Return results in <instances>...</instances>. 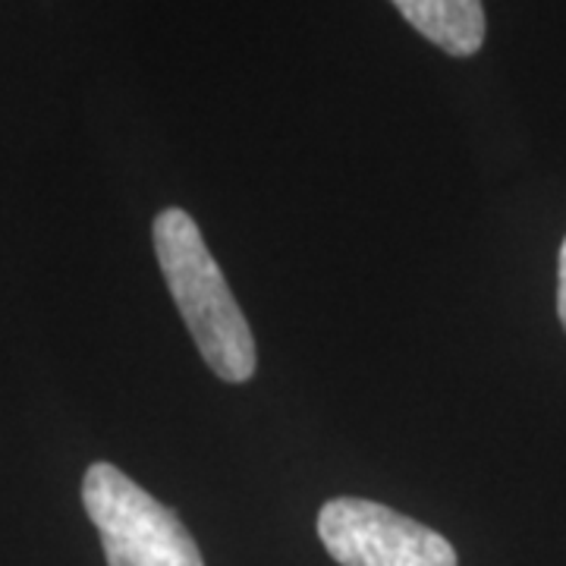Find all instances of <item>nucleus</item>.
I'll return each instance as SVG.
<instances>
[{
  "instance_id": "nucleus-5",
  "label": "nucleus",
  "mask_w": 566,
  "mask_h": 566,
  "mask_svg": "<svg viewBox=\"0 0 566 566\" xmlns=\"http://www.w3.org/2000/svg\"><path fill=\"white\" fill-rule=\"evenodd\" d=\"M557 315H560L566 331V237L564 245H560V259H557Z\"/></svg>"
},
{
  "instance_id": "nucleus-3",
  "label": "nucleus",
  "mask_w": 566,
  "mask_h": 566,
  "mask_svg": "<svg viewBox=\"0 0 566 566\" xmlns=\"http://www.w3.org/2000/svg\"><path fill=\"white\" fill-rule=\"evenodd\" d=\"M318 538L340 566H457L434 528L363 497H334L318 513Z\"/></svg>"
},
{
  "instance_id": "nucleus-4",
  "label": "nucleus",
  "mask_w": 566,
  "mask_h": 566,
  "mask_svg": "<svg viewBox=\"0 0 566 566\" xmlns=\"http://www.w3.org/2000/svg\"><path fill=\"white\" fill-rule=\"evenodd\" d=\"M403 20L450 57H472L485 44L482 0H390Z\"/></svg>"
},
{
  "instance_id": "nucleus-1",
  "label": "nucleus",
  "mask_w": 566,
  "mask_h": 566,
  "mask_svg": "<svg viewBox=\"0 0 566 566\" xmlns=\"http://www.w3.org/2000/svg\"><path fill=\"white\" fill-rule=\"evenodd\" d=\"M155 255L182 322L208 368L227 381L243 385L255 375V337L230 283L205 245L199 223L182 208H164L151 223Z\"/></svg>"
},
{
  "instance_id": "nucleus-2",
  "label": "nucleus",
  "mask_w": 566,
  "mask_h": 566,
  "mask_svg": "<svg viewBox=\"0 0 566 566\" xmlns=\"http://www.w3.org/2000/svg\"><path fill=\"white\" fill-rule=\"evenodd\" d=\"M82 504L102 535L107 566H205L182 520L114 463H92Z\"/></svg>"
}]
</instances>
